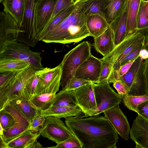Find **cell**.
Segmentation results:
<instances>
[{
  "mask_svg": "<svg viewBox=\"0 0 148 148\" xmlns=\"http://www.w3.org/2000/svg\"><path fill=\"white\" fill-rule=\"evenodd\" d=\"M66 125L81 143L82 148H115L118 133L107 119L95 115L65 118Z\"/></svg>",
  "mask_w": 148,
  "mask_h": 148,
  "instance_id": "6da1fadb",
  "label": "cell"
},
{
  "mask_svg": "<svg viewBox=\"0 0 148 148\" xmlns=\"http://www.w3.org/2000/svg\"><path fill=\"white\" fill-rule=\"evenodd\" d=\"M73 12L41 41L47 43H77L91 36L86 24L84 3L74 5Z\"/></svg>",
  "mask_w": 148,
  "mask_h": 148,
  "instance_id": "7a4b0ae2",
  "label": "cell"
},
{
  "mask_svg": "<svg viewBox=\"0 0 148 148\" xmlns=\"http://www.w3.org/2000/svg\"><path fill=\"white\" fill-rule=\"evenodd\" d=\"M145 34L136 31L126 36L119 44L115 46L109 54L100 59L109 62L112 69V73L108 82H112L114 75L118 70L120 62L127 55L144 44Z\"/></svg>",
  "mask_w": 148,
  "mask_h": 148,
  "instance_id": "3957f363",
  "label": "cell"
},
{
  "mask_svg": "<svg viewBox=\"0 0 148 148\" xmlns=\"http://www.w3.org/2000/svg\"><path fill=\"white\" fill-rule=\"evenodd\" d=\"M91 46L88 41L80 43L69 51L64 57L61 63L62 74L60 86L62 89L74 76L78 67L92 54Z\"/></svg>",
  "mask_w": 148,
  "mask_h": 148,
  "instance_id": "277c9868",
  "label": "cell"
},
{
  "mask_svg": "<svg viewBox=\"0 0 148 148\" xmlns=\"http://www.w3.org/2000/svg\"><path fill=\"white\" fill-rule=\"evenodd\" d=\"M0 58L22 60L37 70L44 68L41 64L40 53L32 51L29 46L16 39L7 40L0 47Z\"/></svg>",
  "mask_w": 148,
  "mask_h": 148,
  "instance_id": "5b68a950",
  "label": "cell"
},
{
  "mask_svg": "<svg viewBox=\"0 0 148 148\" xmlns=\"http://www.w3.org/2000/svg\"><path fill=\"white\" fill-rule=\"evenodd\" d=\"M38 70L30 65L16 72L7 83L0 88V110L16 97L23 94L26 83Z\"/></svg>",
  "mask_w": 148,
  "mask_h": 148,
  "instance_id": "8992f818",
  "label": "cell"
},
{
  "mask_svg": "<svg viewBox=\"0 0 148 148\" xmlns=\"http://www.w3.org/2000/svg\"><path fill=\"white\" fill-rule=\"evenodd\" d=\"M145 60L139 56L127 72L117 79L123 82L128 88V92L125 96L148 95L143 76Z\"/></svg>",
  "mask_w": 148,
  "mask_h": 148,
  "instance_id": "52a82bcc",
  "label": "cell"
},
{
  "mask_svg": "<svg viewBox=\"0 0 148 148\" xmlns=\"http://www.w3.org/2000/svg\"><path fill=\"white\" fill-rule=\"evenodd\" d=\"M40 0H24V11L16 40L34 47L38 42L36 38L34 25L36 8Z\"/></svg>",
  "mask_w": 148,
  "mask_h": 148,
  "instance_id": "ba28073f",
  "label": "cell"
},
{
  "mask_svg": "<svg viewBox=\"0 0 148 148\" xmlns=\"http://www.w3.org/2000/svg\"><path fill=\"white\" fill-rule=\"evenodd\" d=\"M97 110L93 116L100 113L119 104L122 98L110 86L108 81L93 83Z\"/></svg>",
  "mask_w": 148,
  "mask_h": 148,
  "instance_id": "9c48e42d",
  "label": "cell"
},
{
  "mask_svg": "<svg viewBox=\"0 0 148 148\" xmlns=\"http://www.w3.org/2000/svg\"><path fill=\"white\" fill-rule=\"evenodd\" d=\"M60 118L53 116L46 117L43 127L38 131L42 136L53 141L57 144L74 135Z\"/></svg>",
  "mask_w": 148,
  "mask_h": 148,
  "instance_id": "30bf717a",
  "label": "cell"
},
{
  "mask_svg": "<svg viewBox=\"0 0 148 148\" xmlns=\"http://www.w3.org/2000/svg\"><path fill=\"white\" fill-rule=\"evenodd\" d=\"M38 72V81L34 96L49 92H57L60 86L61 63L53 68H44Z\"/></svg>",
  "mask_w": 148,
  "mask_h": 148,
  "instance_id": "8fae6325",
  "label": "cell"
},
{
  "mask_svg": "<svg viewBox=\"0 0 148 148\" xmlns=\"http://www.w3.org/2000/svg\"><path fill=\"white\" fill-rule=\"evenodd\" d=\"M76 105L82 110L84 117L93 116L97 110L93 83L91 82L74 90Z\"/></svg>",
  "mask_w": 148,
  "mask_h": 148,
  "instance_id": "7c38bea8",
  "label": "cell"
},
{
  "mask_svg": "<svg viewBox=\"0 0 148 148\" xmlns=\"http://www.w3.org/2000/svg\"><path fill=\"white\" fill-rule=\"evenodd\" d=\"M2 109H4L10 114L14 118L15 121L12 127L4 131L3 135H0L7 143L29 130V123L10 103L6 105Z\"/></svg>",
  "mask_w": 148,
  "mask_h": 148,
  "instance_id": "4fadbf2b",
  "label": "cell"
},
{
  "mask_svg": "<svg viewBox=\"0 0 148 148\" xmlns=\"http://www.w3.org/2000/svg\"><path fill=\"white\" fill-rule=\"evenodd\" d=\"M102 67V61L91 54L76 70V78L99 83Z\"/></svg>",
  "mask_w": 148,
  "mask_h": 148,
  "instance_id": "5bb4252c",
  "label": "cell"
},
{
  "mask_svg": "<svg viewBox=\"0 0 148 148\" xmlns=\"http://www.w3.org/2000/svg\"><path fill=\"white\" fill-rule=\"evenodd\" d=\"M57 0H40L36 7L34 14L35 33L37 40L50 19Z\"/></svg>",
  "mask_w": 148,
  "mask_h": 148,
  "instance_id": "9a60e30c",
  "label": "cell"
},
{
  "mask_svg": "<svg viewBox=\"0 0 148 148\" xmlns=\"http://www.w3.org/2000/svg\"><path fill=\"white\" fill-rule=\"evenodd\" d=\"M103 113L104 117L109 120L118 134L124 140H127L130 129L127 119L120 109L119 104Z\"/></svg>",
  "mask_w": 148,
  "mask_h": 148,
  "instance_id": "2e32d148",
  "label": "cell"
},
{
  "mask_svg": "<svg viewBox=\"0 0 148 148\" xmlns=\"http://www.w3.org/2000/svg\"><path fill=\"white\" fill-rule=\"evenodd\" d=\"M130 134L136 148H148V120L138 114L134 121Z\"/></svg>",
  "mask_w": 148,
  "mask_h": 148,
  "instance_id": "e0dca14e",
  "label": "cell"
},
{
  "mask_svg": "<svg viewBox=\"0 0 148 148\" xmlns=\"http://www.w3.org/2000/svg\"><path fill=\"white\" fill-rule=\"evenodd\" d=\"M0 47L6 40L16 39L19 26L9 13L0 12Z\"/></svg>",
  "mask_w": 148,
  "mask_h": 148,
  "instance_id": "ac0fdd59",
  "label": "cell"
},
{
  "mask_svg": "<svg viewBox=\"0 0 148 148\" xmlns=\"http://www.w3.org/2000/svg\"><path fill=\"white\" fill-rule=\"evenodd\" d=\"M40 114L45 118L49 116L64 118L70 117H84L81 109L75 104L65 106H50L41 111Z\"/></svg>",
  "mask_w": 148,
  "mask_h": 148,
  "instance_id": "d6986e66",
  "label": "cell"
},
{
  "mask_svg": "<svg viewBox=\"0 0 148 148\" xmlns=\"http://www.w3.org/2000/svg\"><path fill=\"white\" fill-rule=\"evenodd\" d=\"M10 103L18 110L29 123L40 113V111L26 98L24 94L16 97Z\"/></svg>",
  "mask_w": 148,
  "mask_h": 148,
  "instance_id": "ffe728a7",
  "label": "cell"
},
{
  "mask_svg": "<svg viewBox=\"0 0 148 148\" xmlns=\"http://www.w3.org/2000/svg\"><path fill=\"white\" fill-rule=\"evenodd\" d=\"M127 5L119 15L110 24L113 33L115 46L121 42L127 36Z\"/></svg>",
  "mask_w": 148,
  "mask_h": 148,
  "instance_id": "44dd1931",
  "label": "cell"
},
{
  "mask_svg": "<svg viewBox=\"0 0 148 148\" xmlns=\"http://www.w3.org/2000/svg\"><path fill=\"white\" fill-rule=\"evenodd\" d=\"M94 46L96 50L105 56L114 49L113 34L110 26L99 36L94 38Z\"/></svg>",
  "mask_w": 148,
  "mask_h": 148,
  "instance_id": "7402d4cb",
  "label": "cell"
},
{
  "mask_svg": "<svg viewBox=\"0 0 148 148\" xmlns=\"http://www.w3.org/2000/svg\"><path fill=\"white\" fill-rule=\"evenodd\" d=\"M143 0H128L127 4V36L137 30L138 18Z\"/></svg>",
  "mask_w": 148,
  "mask_h": 148,
  "instance_id": "603a6c76",
  "label": "cell"
},
{
  "mask_svg": "<svg viewBox=\"0 0 148 148\" xmlns=\"http://www.w3.org/2000/svg\"><path fill=\"white\" fill-rule=\"evenodd\" d=\"M86 24L91 36L94 38L101 35L110 26L105 18L98 14L87 16Z\"/></svg>",
  "mask_w": 148,
  "mask_h": 148,
  "instance_id": "cb8c5ba5",
  "label": "cell"
},
{
  "mask_svg": "<svg viewBox=\"0 0 148 148\" xmlns=\"http://www.w3.org/2000/svg\"><path fill=\"white\" fill-rule=\"evenodd\" d=\"M2 3L4 6L3 11L9 14L20 27L24 14V0H4Z\"/></svg>",
  "mask_w": 148,
  "mask_h": 148,
  "instance_id": "d4e9b609",
  "label": "cell"
},
{
  "mask_svg": "<svg viewBox=\"0 0 148 148\" xmlns=\"http://www.w3.org/2000/svg\"><path fill=\"white\" fill-rule=\"evenodd\" d=\"M128 0H108L104 7L106 20L110 23L116 18L127 5Z\"/></svg>",
  "mask_w": 148,
  "mask_h": 148,
  "instance_id": "484cf974",
  "label": "cell"
},
{
  "mask_svg": "<svg viewBox=\"0 0 148 148\" xmlns=\"http://www.w3.org/2000/svg\"><path fill=\"white\" fill-rule=\"evenodd\" d=\"M38 132H32L29 129L16 138L7 143L9 148H31L40 136Z\"/></svg>",
  "mask_w": 148,
  "mask_h": 148,
  "instance_id": "4316f807",
  "label": "cell"
},
{
  "mask_svg": "<svg viewBox=\"0 0 148 148\" xmlns=\"http://www.w3.org/2000/svg\"><path fill=\"white\" fill-rule=\"evenodd\" d=\"M31 65L25 61L12 58H0V72H17Z\"/></svg>",
  "mask_w": 148,
  "mask_h": 148,
  "instance_id": "83f0119b",
  "label": "cell"
},
{
  "mask_svg": "<svg viewBox=\"0 0 148 148\" xmlns=\"http://www.w3.org/2000/svg\"><path fill=\"white\" fill-rule=\"evenodd\" d=\"M56 94V92H52L35 95L29 101L35 107L41 112L51 106Z\"/></svg>",
  "mask_w": 148,
  "mask_h": 148,
  "instance_id": "f1b7e54d",
  "label": "cell"
},
{
  "mask_svg": "<svg viewBox=\"0 0 148 148\" xmlns=\"http://www.w3.org/2000/svg\"><path fill=\"white\" fill-rule=\"evenodd\" d=\"M107 0H90L84 2L85 14L87 16L98 14L105 18L104 7Z\"/></svg>",
  "mask_w": 148,
  "mask_h": 148,
  "instance_id": "f546056e",
  "label": "cell"
},
{
  "mask_svg": "<svg viewBox=\"0 0 148 148\" xmlns=\"http://www.w3.org/2000/svg\"><path fill=\"white\" fill-rule=\"evenodd\" d=\"M71 104L76 105L74 90H64L62 89L56 94L50 106H65Z\"/></svg>",
  "mask_w": 148,
  "mask_h": 148,
  "instance_id": "4dcf8cb0",
  "label": "cell"
},
{
  "mask_svg": "<svg viewBox=\"0 0 148 148\" xmlns=\"http://www.w3.org/2000/svg\"><path fill=\"white\" fill-rule=\"evenodd\" d=\"M75 5H72L65 9L57 15L51 23L43 30L40 34L38 41H41L42 38L48 33L56 27L73 11Z\"/></svg>",
  "mask_w": 148,
  "mask_h": 148,
  "instance_id": "1f68e13d",
  "label": "cell"
},
{
  "mask_svg": "<svg viewBox=\"0 0 148 148\" xmlns=\"http://www.w3.org/2000/svg\"><path fill=\"white\" fill-rule=\"evenodd\" d=\"M38 71H37L28 80L23 89V92L25 98L28 100H30L35 95L39 79Z\"/></svg>",
  "mask_w": 148,
  "mask_h": 148,
  "instance_id": "d6a6232c",
  "label": "cell"
},
{
  "mask_svg": "<svg viewBox=\"0 0 148 148\" xmlns=\"http://www.w3.org/2000/svg\"><path fill=\"white\" fill-rule=\"evenodd\" d=\"M123 98L124 105L130 110L136 112L138 106L143 102L148 100V95L139 96H124Z\"/></svg>",
  "mask_w": 148,
  "mask_h": 148,
  "instance_id": "836d02e7",
  "label": "cell"
},
{
  "mask_svg": "<svg viewBox=\"0 0 148 148\" xmlns=\"http://www.w3.org/2000/svg\"><path fill=\"white\" fill-rule=\"evenodd\" d=\"M75 1V0H57L51 16L43 30L51 23L54 18L62 11L74 5Z\"/></svg>",
  "mask_w": 148,
  "mask_h": 148,
  "instance_id": "e575fe53",
  "label": "cell"
},
{
  "mask_svg": "<svg viewBox=\"0 0 148 148\" xmlns=\"http://www.w3.org/2000/svg\"><path fill=\"white\" fill-rule=\"evenodd\" d=\"M15 122L14 118L10 114L4 109L0 110V125L4 131L12 127Z\"/></svg>",
  "mask_w": 148,
  "mask_h": 148,
  "instance_id": "d590c367",
  "label": "cell"
},
{
  "mask_svg": "<svg viewBox=\"0 0 148 148\" xmlns=\"http://www.w3.org/2000/svg\"><path fill=\"white\" fill-rule=\"evenodd\" d=\"M48 147L53 148H82V146L79 140L74 135L60 143L57 144L56 146Z\"/></svg>",
  "mask_w": 148,
  "mask_h": 148,
  "instance_id": "8d00e7d4",
  "label": "cell"
},
{
  "mask_svg": "<svg viewBox=\"0 0 148 148\" xmlns=\"http://www.w3.org/2000/svg\"><path fill=\"white\" fill-rule=\"evenodd\" d=\"M136 31L142 32L145 34L148 31V18L142 7V5L138 13Z\"/></svg>",
  "mask_w": 148,
  "mask_h": 148,
  "instance_id": "74e56055",
  "label": "cell"
},
{
  "mask_svg": "<svg viewBox=\"0 0 148 148\" xmlns=\"http://www.w3.org/2000/svg\"><path fill=\"white\" fill-rule=\"evenodd\" d=\"M101 60L102 67L99 83L108 81L112 73L111 68L109 62L106 60Z\"/></svg>",
  "mask_w": 148,
  "mask_h": 148,
  "instance_id": "f35d334b",
  "label": "cell"
},
{
  "mask_svg": "<svg viewBox=\"0 0 148 148\" xmlns=\"http://www.w3.org/2000/svg\"><path fill=\"white\" fill-rule=\"evenodd\" d=\"M90 82H91L89 81L78 79L73 76L68 82L66 86L62 90H73Z\"/></svg>",
  "mask_w": 148,
  "mask_h": 148,
  "instance_id": "ab89813d",
  "label": "cell"
},
{
  "mask_svg": "<svg viewBox=\"0 0 148 148\" xmlns=\"http://www.w3.org/2000/svg\"><path fill=\"white\" fill-rule=\"evenodd\" d=\"M46 118L40 113L29 123V130L34 133L38 132L45 124Z\"/></svg>",
  "mask_w": 148,
  "mask_h": 148,
  "instance_id": "60d3db41",
  "label": "cell"
},
{
  "mask_svg": "<svg viewBox=\"0 0 148 148\" xmlns=\"http://www.w3.org/2000/svg\"><path fill=\"white\" fill-rule=\"evenodd\" d=\"M143 49H144V44L140 45L136 49L127 55L120 62L118 67V70L121 67L137 58L139 56L140 51Z\"/></svg>",
  "mask_w": 148,
  "mask_h": 148,
  "instance_id": "b9f144b4",
  "label": "cell"
},
{
  "mask_svg": "<svg viewBox=\"0 0 148 148\" xmlns=\"http://www.w3.org/2000/svg\"><path fill=\"white\" fill-rule=\"evenodd\" d=\"M113 83V87L117 90L118 94L122 98L127 95L129 89L123 82L119 80H116Z\"/></svg>",
  "mask_w": 148,
  "mask_h": 148,
  "instance_id": "7bdbcfd3",
  "label": "cell"
},
{
  "mask_svg": "<svg viewBox=\"0 0 148 148\" xmlns=\"http://www.w3.org/2000/svg\"><path fill=\"white\" fill-rule=\"evenodd\" d=\"M139 56L135 59L130 61L121 67L119 70L114 75L113 78L112 83L114 81L118 79L119 77L122 76L127 72L133 63Z\"/></svg>",
  "mask_w": 148,
  "mask_h": 148,
  "instance_id": "ee69618b",
  "label": "cell"
},
{
  "mask_svg": "<svg viewBox=\"0 0 148 148\" xmlns=\"http://www.w3.org/2000/svg\"><path fill=\"white\" fill-rule=\"evenodd\" d=\"M136 112L138 114L148 120V100L143 102L138 106Z\"/></svg>",
  "mask_w": 148,
  "mask_h": 148,
  "instance_id": "f6af8a7d",
  "label": "cell"
},
{
  "mask_svg": "<svg viewBox=\"0 0 148 148\" xmlns=\"http://www.w3.org/2000/svg\"><path fill=\"white\" fill-rule=\"evenodd\" d=\"M16 72L9 71L0 72V88L8 82Z\"/></svg>",
  "mask_w": 148,
  "mask_h": 148,
  "instance_id": "bcb514c9",
  "label": "cell"
},
{
  "mask_svg": "<svg viewBox=\"0 0 148 148\" xmlns=\"http://www.w3.org/2000/svg\"><path fill=\"white\" fill-rule=\"evenodd\" d=\"M143 76L148 95V58L145 60Z\"/></svg>",
  "mask_w": 148,
  "mask_h": 148,
  "instance_id": "7dc6e473",
  "label": "cell"
},
{
  "mask_svg": "<svg viewBox=\"0 0 148 148\" xmlns=\"http://www.w3.org/2000/svg\"><path fill=\"white\" fill-rule=\"evenodd\" d=\"M142 7L148 18V0L143 1L142 4Z\"/></svg>",
  "mask_w": 148,
  "mask_h": 148,
  "instance_id": "c3c4849f",
  "label": "cell"
},
{
  "mask_svg": "<svg viewBox=\"0 0 148 148\" xmlns=\"http://www.w3.org/2000/svg\"><path fill=\"white\" fill-rule=\"evenodd\" d=\"M139 56L143 59L148 58V51L144 49H142L140 51Z\"/></svg>",
  "mask_w": 148,
  "mask_h": 148,
  "instance_id": "681fc988",
  "label": "cell"
},
{
  "mask_svg": "<svg viewBox=\"0 0 148 148\" xmlns=\"http://www.w3.org/2000/svg\"><path fill=\"white\" fill-rule=\"evenodd\" d=\"M0 148H9L7 143L4 140L1 136L0 135Z\"/></svg>",
  "mask_w": 148,
  "mask_h": 148,
  "instance_id": "f907efd6",
  "label": "cell"
},
{
  "mask_svg": "<svg viewBox=\"0 0 148 148\" xmlns=\"http://www.w3.org/2000/svg\"><path fill=\"white\" fill-rule=\"evenodd\" d=\"M144 46V49L148 51V31L145 34Z\"/></svg>",
  "mask_w": 148,
  "mask_h": 148,
  "instance_id": "816d5d0a",
  "label": "cell"
},
{
  "mask_svg": "<svg viewBox=\"0 0 148 148\" xmlns=\"http://www.w3.org/2000/svg\"><path fill=\"white\" fill-rule=\"evenodd\" d=\"M42 147V145L37 140H36L32 144L31 148Z\"/></svg>",
  "mask_w": 148,
  "mask_h": 148,
  "instance_id": "f5cc1de1",
  "label": "cell"
},
{
  "mask_svg": "<svg viewBox=\"0 0 148 148\" xmlns=\"http://www.w3.org/2000/svg\"><path fill=\"white\" fill-rule=\"evenodd\" d=\"M90 0H75L74 5L81 3H84Z\"/></svg>",
  "mask_w": 148,
  "mask_h": 148,
  "instance_id": "db71d44e",
  "label": "cell"
},
{
  "mask_svg": "<svg viewBox=\"0 0 148 148\" xmlns=\"http://www.w3.org/2000/svg\"><path fill=\"white\" fill-rule=\"evenodd\" d=\"M4 0H0V2L1 3H2V2L4 1Z\"/></svg>",
  "mask_w": 148,
  "mask_h": 148,
  "instance_id": "11a10c76",
  "label": "cell"
},
{
  "mask_svg": "<svg viewBox=\"0 0 148 148\" xmlns=\"http://www.w3.org/2000/svg\"><path fill=\"white\" fill-rule=\"evenodd\" d=\"M144 1H147L148 0H144Z\"/></svg>",
  "mask_w": 148,
  "mask_h": 148,
  "instance_id": "9f6ffc18",
  "label": "cell"
}]
</instances>
